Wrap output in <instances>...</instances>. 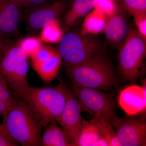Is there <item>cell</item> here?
<instances>
[{"label":"cell","instance_id":"3","mask_svg":"<svg viewBox=\"0 0 146 146\" xmlns=\"http://www.w3.org/2000/svg\"><path fill=\"white\" fill-rule=\"evenodd\" d=\"M16 100L3 123L12 138L23 146H41L42 127L23 100Z\"/></svg>","mask_w":146,"mask_h":146},{"label":"cell","instance_id":"19","mask_svg":"<svg viewBox=\"0 0 146 146\" xmlns=\"http://www.w3.org/2000/svg\"><path fill=\"white\" fill-rule=\"evenodd\" d=\"M63 36V31L57 20L48 24L41 29L39 39L46 43H56L60 42Z\"/></svg>","mask_w":146,"mask_h":146},{"label":"cell","instance_id":"7","mask_svg":"<svg viewBox=\"0 0 146 146\" xmlns=\"http://www.w3.org/2000/svg\"><path fill=\"white\" fill-rule=\"evenodd\" d=\"M70 87L78 100L82 112H88L94 119H102L110 124L117 115L112 95L99 89L80 87L72 84Z\"/></svg>","mask_w":146,"mask_h":146},{"label":"cell","instance_id":"12","mask_svg":"<svg viewBox=\"0 0 146 146\" xmlns=\"http://www.w3.org/2000/svg\"><path fill=\"white\" fill-rule=\"evenodd\" d=\"M21 9L11 0H0V41L18 32Z\"/></svg>","mask_w":146,"mask_h":146},{"label":"cell","instance_id":"24","mask_svg":"<svg viewBox=\"0 0 146 146\" xmlns=\"http://www.w3.org/2000/svg\"><path fill=\"white\" fill-rule=\"evenodd\" d=\"M57 51L52 47L42 46L37 51L30 56L32 66L46 60Z\"/></svg>","mask_w":146,"mask_h":146},{"label":"cell","instance_id":"26","mask_svg":"<svg viewBox=\"0 0 146 146\" xmlns=\"http://www.w3.org/2000/svg\"><path fill=\"white\" fill-rule=\"evenodd\" d=\"M137 31L146 39V13H142L133 16Z\"/></svg>","mask_w":146,"mask_h":146},{"label":"cell","instance_id":"2","mask_svg":"<svg viewBox=\"0 0 146 146\" xmlns=\"http://www.w3.org/2000/svg\"><path fill=\"white\" fill-rule=\"evenodd\" d=\"M71 84L75 86L108 91L117 86L114 66L104 52L83 63L68 67Z\"/></svg>","mask_w":146,"mask_h":146},{"label":"cell","instance_id":"13","mask_svg":"<svg viewBox=\"0 0 146 146\" xmlns=\"http://www.w3.org/2000/svg\"><path fill=\"white\" fill-rule=\"evenodd\" d=\"M125 12L119 3L116 11L108 17L104 31L108 42L117 48L122 44L128 32Z\"/></svg>","mask_w":146,"mask_h":146},{"label":"cell","instance_id":"28","mask_svg":"<svg viewBox=\"0 0 146 146\" xmlns=\"http://www.w3.org/2000/svg\"><path fill=\"white\" fill-rule=\"evenodd\" d=\"M16 100L13 102L0 101V115H3V117H5L10 111L15 103Z\"/></svg>","mask_w":146,"mask_h":146},{"label":"cell","instance_id":"20","mask_svg":"<svg viewBox=\"0 0 146 146\" xmlns=\"http://www.w3.org/2000/svg\"><path fill=\"white\" fill-rule=\"evenodd\" d=\"M96 120L102 135L107 140L109 146H123L109 123L102 119Z\"/></svg>","mask_w":146,"mask_h":146},{"label":"cell","instance_id":"27","mask_svg":"<svg viewBox=\"0 0 146 146\" xmlns=\"http://www.w3.org/2000/svg\"><path fill=\"white\" fill-rule=\"evenodd\" d=\"M52 1V0H26L24 7L31 9L51 3Z\"/></svg>","mask_w":146,"mask_h":146},{"label":"cell","instance_id":"29","mask_svg":"<svg viewBox=\"0 0 146 146\" xmlns=\"http://www.w3.org/2000/svg\"><path fill=\"white\" fill-rule=\"evenodd\" d=\"M7 82L2 75L0 74V94L3 91L7 88Z\"/></svg>","mask_w":146,"mask_h":146},{"label":"cell","instance_id":"25","mask_svg":"<svg viewBox=\"0 0 146 146\" xmlns=\"http://www.w3.org/2000/svg\"><path fill=\"white\" fill-rule=\"evenodd\" d=\"M19 145L11 136L4 124L2 123L0 124V146H17Z\"/></svg>","mask_w":146,"mask_h":146},{"label":"cell","instance_id":"32","mask_svg":"<svg viewBox=\"0 0 146 146\" xmlns=\"http://www.w3.org/2000/svg\"><path fill=\"white\" fill-rule=\"evenodd\" d=\"M2 54V47L1 43L0 41V60L1 58Z\"/></svg>","mask_w":146,"mask_h":146},{"label":"cell","instance_id":"17","mask_svg":"<svg viewBox=\"0 0 146 146\" xmlns=\"http://www.w3.org/2000/svg\"><path fill=\"white\" fill-rule=\"evenodd\" d=\"M104 138L97 125L96 119L90 121L84 119L78 136L76 146H93L100 138Z\"/></svg>","mask_w":146,"mask_h":146},{"label":"cell","instance_id":"5","mask_svg":"<svg viewBox=\"0 0 146 146\" xmlns=\"http://www.w3.org/2000/svg\"><path fill=\"white\" fill-rule=\"evenodd\" d=\"M58 51L68 67L83 63L102 52L104 47L92 35L72 31L63 35L59 42Z\"/></svg>","mask_w":146,"mask_h":146},{"label":"cell","instance_id":"31","mask_svg":"<svg viewBox=\"0 0 146 146\" xmlns=\"http://www.w3.org/2000/svg\"><path fill=\"white\" fill-rule=\"evenodd\" d=\"M19 6L21 9L24 7L26 0H11Z\"/></svg>","mask_w":146,"mask_h":146},{"label":"cell","instance_id":"14","mask_svg":"<svg viewBox=\"0 0 146 146\" xmlns=\"http://www.w3.org/2000/svg\"><path fill=\"white\" fill-rule=\"evenodd\" d=\"M61 61L62 58L57 50L46 60L32 67L42 81L46 84L49 83L57 77Z\"/></svg>","mask_w":146,"mask_h":146},{"label":"cell","instance_id":"21","mask_svg":"<svg viewBox=\"0 0 146 146\" xmlns=\"http://www.w3.org/2000/svg\"><path fill=\"white\" fill-rule=\"evenodd\" d=\"M126 12L134 16L146 13V0H117Z\"/></svg>","mask_w":146,"mask_h":146},{"label":"cell","instance_id":"18","mask_svg":"<svg viewBox=\"0 0 146 146\" xmlns=\"http://www.w3.org/2000/svg\"><path fill=\"white\" fill-rule=\"evenodd\" d=\"M108 17L94 9L86 16L81 32L84 34H97L104 31Z\"/></svg>","mask_w":146,"mask_h":146},{"label":"cell","instance_id":"10","mask_svg":"<svg viewBox=\"0 0 146 146\" xmlns=\"http://www.w3.org/2000/svg\"><path fill=\"white\" fill-rule=\"evenodd\" d=\"M68 5L67 0H59L30 9L27 19V27L36 32L58 18L63 13Z\"/></svg>","mask_w":146,"mask_h":146},{"label":"cell","instance_id":"16","mask_svg":"<svg viewBox=\"0 0 146 146\" xmlns=\"http://www.w3.org/2000/svg\"><path fill=\"white\" fill-rule=\"evenodd\" d=\"M41 146H73L65 131L56 123H52L46 127L42 137Z\"/></svg>","mask_w":146,"mask_h":146},{"label":"cell","instance_id":"8","mask_svg":"<svg viewBox=\"0 0 146 146\" xmlns=\"http://www.w3.org/2000/svg\"><path fill=\"white\" fill-rule=\"evenodd\" d=\"M110 124L116 129L123 146L146 145V123L143 120L131 116L121 118L116 115Z\"/></svg>","mask_w":146,"mask_h":146},{"label":"cell","instance_id":"11","mask_svg":"<svg viewBox=\"0 0 146 146\" xmlns=\"http://www.w3.org/2000/svg\"><path fill=\"white\" fill-rule=\"evenodd\" d=\"M118 103L129 116L131 117L145 111L146 80L143 82L142 86L131 85L122 90L118 97Z\"/></svg>","mask_w":146,"mask_h":146},{"label":"cell","instance_id":"9","mask_svg":"<svg viewBox=\"0 0 146 146\" xmlns=\"http://www.w3.org/2000/svg\"><path fill=\"white\" fill-rule=\"evenodd\" d=\"M78 100L71 88L68 87L65 107L57 123L65 131L73 146H76L78 136L84 119Z\"/></svg>","mask_w":146,"mask_h":146},{"label":"cell","instance_id":"22","mask_svg":"<svg viewBox=\"0 0 146 146\" xmlns=\"http://www.w3.org/2000/svg\"><path fill=\"white\" fill-rule=\"evenodd\" d=\"M42 46L40 39L34 36H29L22 39L18 44L28 56L34 54Z\"/></svg>","mask_w":146,"mask_h":146},{"label":"cell","instance_id":"6","mask_svg":"<svg viewBox=\"0 0 146 146\" xmlns=\"http://www.w3.org/2000/svg\"><path fill=\"white\" fill-rule=\"evenodd\" d=\"M2 54L0 60V74L5 79L15 93L29 86L28 81V56L18 46L1 41Z\"/></svg>","mask_w":146,"mask_h":146},{"label":"cell","instance_id":"15","mask_svg":"<svg viewBox=\"0 0 146 146\" xmlns=\"http://www.w3.org/2000/svg\"><path fill=\"white\" fill-rule=\"evenodd\" d=\"M96 2V0H74L64 17L65 25L69 27L75 25L94 9Z\"/></svg>","mask_w":146,"mask_h":146},{"label":"cell","instance_id":"30","mask_svg":"<svg viewBox=\"0 0 146 146\" xmlns=\"http://www.w3.org/2000/svg\"><path fill=\"white\" fill-rule=\"evenodd\" d=\"M93 146H109V144L105 138H102L95 143Z\"/></svg>","mask_w":146,"mask_h":146},{"label":"cell","instance_id":"23","mask_svg":"<svg viewBox=\"0 0 146 146\" xmlns=\"http://www.w3.org/2000/svg\"><path fill=\"white\" fill-rule=\"evenodd\" d=\"M118 6L117 0H96L94 9L108 17L116 11Z\"/></svg>","mask_w":146,"mask_h":146},{"label":"cell","instance_id":"4","mask_svg":"<svg viewBox=\"0 0 146 146\" xmlns=\"http://www.w3.org/2000/svg\"><path fill=\"white\" fill-rule=\"evenodd\" d=\"M117 71L125 81H135L142 75L146 55V39L136 29L129 28L118 48Z\"/></svg>","mask_w":146,"mask_h":146},{"label":"cell","instance_id":"1","mask_svg":"<svg viewBox=\"0 0 146 146\" xmlns=\"http://www.w3.org/2000/svg\"><path fill=\"white\" fill-rule=\"evenodd\" d=\"M68 86L60 82L56 86H29L16 94L26 104L42 127L57 123L67 100Z\"/></svg>","mask_w":146,"mask_h":146}]
</instances>
